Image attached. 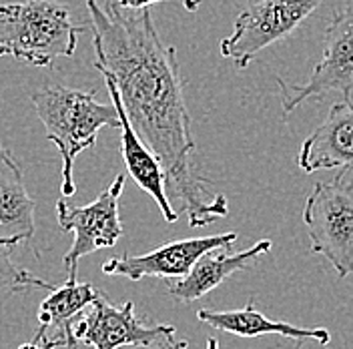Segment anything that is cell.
Instances as JSON below:
<instances>
[{"mask_svg":"<svg viewBox=\"0 0 353 349\" xmlns=\"http://www.w3.org/2000/svg\"><path fill=\"white\" fill-rule=\"evenodd\" d=\"M85 4L97 52L94 68L114 81L132 129L169 174L171 195L181 201L189 227H207L227 217V197L209 189L193 161L195 139L175 46L163 43L149 8L131 10L119 2L101 6L97 0Z\"/></svg>","mask_w":353,"mask_h":349,"instance_id":"6da1fadb","label":"cell"},{"mask_svg":"<svg viewBox=\"0 0 353 349\" xmlns=\"http://www.w3.org/2000/svg\"><path fill=\"white\" fill-rule=\"evenodd\" d=\"M32 105L46 131V139L57 145L63 159V197L77 193L74 159L97 145L103 127L119 129V112L114 105L97 101L94 90L70 87H43L32 94Z\"/></svg>","mask_w":353,"mask_h":349,"instance_id":"7a4b0ae2","label":"cell"},{"mask_svg":"<svg viewBox=\"0 0 353 349\" xmlns=\"http://www.w3.org/2000/svg\"><path fill=\"white\" fill-rule=\"evenodd\" d=\"M70 10L57 0H22L0 4V57H14L46 68L61 57H72L79 34Z\"/></svg>","mask_w":353,"mask_h":349,"instance_id":"3957f363","label":"cell"},{"mask_svg":"<svg viewBox=\"0 0 353 349\" xmlns=\"http://www.w3.org/2000/svg\"><path fill=\"white\" fill-rule=\"evenodd\" d=\"M311 253L323 255L339 279L353 273V181L337 174L315 183L303 207Z\"/></svg>","mask_w":353,"mask_h":349,"instance_id":"277c9868","label":"cell"},{"mask_svg":"<svg viewBox=\"0 0 353 349\" xmlns=\"http://www.w3.org/2000/svg\"><path fill=\"white\" fill-rule=\"evenodd\" d=\"M72 337L77 346L85 343L94 349H121L125 346L151 349L189 348V341L176 337V329L173 326H147L137 317L132 301L112 306L105 293H101L97 301L88 307L87 313L74 321Z\"/></svg>","mask_w":353,"mask_h":349,"instance_id":"5b68a950","label":"cell"},{"mask_svg":"<svg viewBox=\"0 0 353 349\" xmlns=\"http://www.w3.org/2000/svg\"><path fill=\"white\" fill-rule=\"evenodd\" d=\"M323 0H257L235 21L233 32L219 44L221 57L245 68L267 46L295 32Z\"/></svg>","mask_w":353,"mask_h":349,"instance_id":"8992f818","label":"cell"},{"mask_svg":"<svg viewBox=\"0 0 353 349\" xmlns=\"http://www.w3.org/2000/svg\"><path fill=\"white\" fill-rule=\"evenodd\" d=\"M281 90V105L285 112H293L311 99L321 101L330 94L352 99L353 94V6L333 14L325 28V48L321 61L315 65L309 81L289 85L275 79Z\"/></svg>","mask_w":353,"mask_h":349,"instance_id":"52a82bcc","label":"cell"},{"mask_svg":"<svg viewBox=\"0 0 353 349\" xmlns=\"http://www.w3.org/2000/svg\"><path fill=\"white\" fill-rule=\"evenodd\" d=\"M125 174H117L109 187L85 207L70 205L61 199L57 203V221L66 233H74V241L65 255V269L68 277H77L79 261L99 249L114 247L123 237V223L119 215V203L125 189Z\"/></svg>","mask_w":353,"mask_h":349,"instance_id":"ba28073f","label":"cell"},{"mask_svg":"<svg viewBox=\"0 0 353 349\" xmlns=\"http://www.w3.org/2000/svg\"><path fill=\"white\" fill-rule=\"evenodd\" d=\"M237 233H221L209 237H191L165 243L143 255H121L112 257L103 265L105 275H119L131 281H141L145 277L161 279H181L185 277L199 257L217 247H231L237 241Z\"/></svg>","mask_w":353,"mask_h":349,"instance_id":"9c48e42d","label":"cell"},{"mask_svg":"<svg viewBox=\"0 0 353 349\" xmlns=\"http://www.w3.org/2000/svg\"><path fill=\"white\" fill-rule=\"evenodd\" d=\"M303 173L352 171L353 169V101L343 99L331 105L325 121L303 141L297 159Z\"/></svg>","mask_w":353,"mask_h":349,"instance_id":"30bf717a","label":"cell"},{"mask_svg":"<svg viewBox=\"0 0 353 349\" xmlns=\"http://www.w3.org/2000/svg\"><path fill=\"white\" fill-rule=\"evenodd\" d=\"M107 88H109L110 101L112 105L117 107L119 112V129H121V153L125 159V165H127V171L132 177V181L149 195L153 197L154 203L159 205L161 213L167 223H175L179 219V213L173 209L171 205V197L167 193V185H169V174L165 171L163 163L159 161V157L149 149V145L139 137V132L132 129L131 121L125 112L123 107V101H121V94L117 90L114 81L110 79L109 74L101 72Z\"/></svg>","mask_w":353,"mask_h":349,"instance_id":"8fae6325","label":"cell"},{"mask_svg":"<svg viewBox=\"0 0 353 349\" xmlns=\"http://www.w3.org/2000/svg\"><path fill=\"white\" fill-rule=\"evenodd\" d=\"M229 247H217L199 257L191 271L167 285V291L171 297L183 303H193L197 299H203L207 293H211L215 287L225 283L231 275L237 271L247 269L253 261L271 251V239L257 241L249 249L239 251V253H229Z\"/></svg>","mask_w":353,"mask_h":349,"instance_id":"7c38bea8","label":"cell"},{"mask_svg":"<svg viewBox=\"0 0 353 349\" xmlns=\"http://www.w3.org/2000/svg\"><path fill=\"white\" fill-rule=\"evenodd\" d=\"M103 291L94 289L90 283H79L77 277H66L65 285L54 287L50 295L39 307V329L37 335L46 337L48 331L54 335L50 341H43V349L57 348H77L72 337L74 321L85 313Z\"/></svg>","mask_w":353,"mask_h":349,"instance_id":"4fadbf2b","label":"cell"},{"mask_svg":"<svg viewBox=\"0 0 353 349\" xmlns=\"http://www.w3.org/2000/svg\"><path fill=\"white\" fill-rule=\"evenodd\" d=\"M37 203L28 195L24 174L14 157L0 145V245L30 243Z\"/></svg>","mask_w":353,"mask_h":349,"instance_id":"5bb4252c","label":"cell"},{"mask_svg":"<svg viewBox=\"0 0 353 349\" xmlns=\"http://www.w3.org/2000/svg\"><path fill=\"white\" fill-rule=\"evenodd\" d=\"M197 319L209 328L219 329L237 337H259V335H283L293 341H315L319 346H327L331 333L323 328H299L285 321H273L261 311L255 309V303L249 301L243 309L215 311V309H199Z\"/></svg>","mask_w":353,"mask_h":349,"instance_id":"9a60e30c","label":"cell"},{"mask_svg":"<svg viewBox=\"0 0 353 349\" xmlns=\"http://www.w3.org/2000/svg\"><path fill=\"white\" fill-rule=\"evenodd\" d=\"M10 253H12L10 245H0V291L19 293L26 289H44V291L54 289V285L48 283L46 279L19 267L12 261Z\"/></svg>","mask_w":353,"mask_h":349,"instance_id":"2e32d148","label":"cell"},{"mask_svg":"<svg viewBox=\"0 0 353 349\" xmlns=\"http://www.w3.org/2000/svg\"><path fill=\"white\" fill-rule=\"evenodd\" d=\"M123 8H131V10H141V8H149L154 2H165V0H117Z\"/></svg>","mask_w":353,"mask_h":349,"instance_id":"e0dca14e","label":"cell"},{"mask_svg":"<svg viewBox=\"0 0 353 349\" xmlns=\"http://www.w3.org/2000/svg\"><path fill=\"white\" fill-rule=\"evenodd\" d=\"M199 4H201V0H183V6H185L189 12H195L199 8Z\"/></svg>","mask_w":353,"mask_h":349,"instance_id":"ac0fdd59","label":"cell"},{"mask_svg":"<svg viewBox=\"0 0 353 349\" xmlns=\"http://www.w3.org/2000/svg\"><path fill=\"white\" fill-rule=\"evenodd\" d=\"M19 349H43V348H41V341L32 339V341H28V343H22Z\"/></svg>","mask_w":353,"mask_h":349,"instance_id":"d6986e66","label":"cell"},{"mask_svg":"<svg viewBox=\"0 0 353 349\" xmlns=\"http://www.w3.org/2000/svg\"><path fill=\"white\" fill-rule=\"evenodd\" d=\"M205 349H219V343H217V339L209 337V339H207V348H205Z\"/></svg>","mask_w":353,"mask_h":349,"instance_id":"ffe728a7","label":"cell"},{"mask_svg":"<svg viewBox=\"0 0 353 349\" xmlns=\"http://www.w3.org/2000/svg\"><path fill=\"white\" fill-rule=\"evenodd\" d=\"M154 349H169V348H154Z\"/></svg>","mask_w":353,"mask_h":349,"instance_id":"44dd1931","label":"cell"}]
</instances>
